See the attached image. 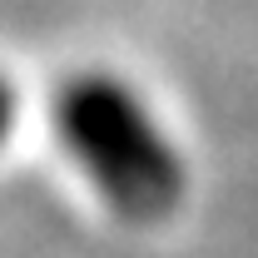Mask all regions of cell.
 <instances>
[{
  "label": "cell",
  "instance_id": "obj_2",
  "mask_svg": "<svg viewBox=\"0 0 258 258\" xmlns=\"http://www.w3.org/2000/svg\"><path fill=\"white\" fill-rule=\"evenodd\" d=\"M15 109H20V104H15V90L0 80V144H5V139H10V129H15Z\"/></svg>",
  "mask_w": 258,
  "mask_h": 258
},
{
  "label": "cell",
  "instance_id": "obj_1",
  "mask_svg": "<svg viewBox=\"0 0 258 258\" xmlns=\"http://www.w3.org/2000/svg\"><path fill=\"white\" fill-rule=\"evenodd\" d=\"M55 124L75 164L124 219L154 224L184 199V164L129 85L109 75L70 80L55 99Z\"/></svg>",
  "mask_w": 258,
  "mask_h": 258
}]
</instances>
